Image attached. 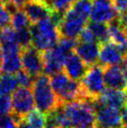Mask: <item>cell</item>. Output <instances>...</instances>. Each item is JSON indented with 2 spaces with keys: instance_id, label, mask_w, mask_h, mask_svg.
Wrapping results in <instances>:
<instances>
[{
  "instance_id": "obj_10",
  "label": "cell",
  "mask_w": 127,
  "mask_h": 128,
  "mask_svg": "<svg viewBox=\"0 0 127 128\" xmlns=\"http://www.w3.org/2000/svg\"><path fill=\"white\" fill-rule=\"evenodd\" d=\"M120 18V14L113 7L111 2L108 1H98L94 0L92 2V11L90 15V20L92 22L110 24Z\"/></svg>"
},
{
  "instance_id": "obj_20",
  "label": "cell",
  "mask_w": 127,
  "mask_h": 128,
  "mask_svg": "<svg viewBox=\"0 0 127 128\" xmlns=\"http://www.w3.org/2000/svg\"><path fill=\"white\" fill-rule=\"evenodd\" d=\"M19 82L15 75L4 74L0 76V96H8L18 88Z\"/></svg>"
},
{
  "instance_id": "obj_19",
  "label": "cell",
  "mask_w": 127,
  "mask_h": 128,
  "mask_svg": "<svg viewBox=\"0 0 127 128\" xmlns=\"http://www.w3.org/2000/svg\"><path fill=\"white\" fill-rule=\"evenodd\" d=\"M88 27L92 34L94 35L95 38L97 39L99 43H105L110 41V34H108V24H103V22H92L87 24Z\"/></svg>"
},
{
  "instance_id": "obj_39",
  "label": "cell",
  "mask_w": 127,
  "mask_h": 128,
  "mask_svg": "<svg viewBox=\"0 0 127 128\" xmlns=\"http://www.w3.org/2000/svg\"><path fill=\"white\" fill-rule=\"evenodd\" d=\"M94 128H105V127H101V126H98V125H95Z\"/></svg>"
},
{
  "instance_id": "obj_33",
  "label": "cell",
  "mask_w": 127,
  "mask_h": 128,
  "mask_svg": "<svg viewBox=\"0 0 127 128\" xmlns=\"http://www.w3.org/2000/svg\"><path fill=\"white\" fill-rule=\"evenodd\" d=\"M124 111L122 113V124H127V106L124 108H122Z\"/></svg>"
},
{
  "instance_id": "obj_23",
  "label": "cell",
  "mask_w": 127,
  "mask_h": 128,
  "mask_svg": "<svg viewBox=\"0 0 127 128\" xmlns=\"http://www.w3.org/2000/svg\"><path fill=\"white\" fill-rule=\"evenodd\" d=\"M92 0H77L73 5L71 8L73 10L81 16L82 18L88 21L91 15V11H92Z\"/></svg>"
},
{
  "instance_id": "obj_27",
  "label": "cell",
  "mask_w": 127,
  "mask_h": 128,
  "mask_svg": "<svg viewBox=\"0 0 127 128\" xmlns=\"http://www.w3.org/2000/svg\"><path fill=\"white\" fill-rule=\"evenodd\" d=\"M11 98L8 96H0V116L11 113Z\"/></svg>"
},
{
  "instance_id": "obj_29",
  "label": "cell",
  "mask_w": 127,
  "mask_h": 128,
  "mask_svg": "<svg viewBox=\"0 0 127 128\" xmlns=\"http://www.w3.org/2000/svg\"><path fill=\"white\" fill-rule=\"evenodd\" d=\"M17 125V122L11 113L0 116V128H11Z\"/></svg>"
},
{
  "instance_id": "obj_1",
  "label": "cell",
  "mask_w": 127,
  "mask_h": 128,
  "mask_svg": "<svg viewBox=\"0 0 127 128\" xmlns=\"http://www.w3.org/2000/svg\"><path fill=\"white\" fill-rule=\"evenodd\" d=\"M30 32L32 46L39 52H45L54 48L61 38L59 29L50 17L43 19L35 24H31Z\"/></svg>"
},
{
  "instance_id": "obj_30",
  "label": "cell",
  "mask_w": 127,
  "mask_h": 128,
  "mask_svg": "<svg viewBox=\"0 0 127 128\" xmlns=\"http://www.w3.org/2000/svg\"><path fill=\"white\" fill-rule=\"evenodd\" d=\"M11 14L2 6L0 7V28H4L10 24Z\"/></svg>"
},
{
  "instance_id": "obj_13",
  "label": "cell",
  "mask_w": 127,
  "mask_h": 128,
  "mask_svg": "<svg viewBox=\"0 0 127 128\" xmlns=\"http://www.w3.org/2000/svg\"><path fill=\"white\" fill-rule=\"evenodd\" d=\"M104 68V80L108 88L127 91V82L124 68L117 66H108Z\"/></svg>"
},
{
  "instance_id": "obj_5",
  "label": "cell",
  "mask_w": 127,
  "mask_h": 128,
  "mask_svg": "<svg viewBox=\"0 0 127 128\" xmlns=\"http://www.w3.org/2000/svg\"><path fill=\"white\" fill-rule=\"evenodd\" d=\"M11 105H12L11 114L14 116L18 124L32 110H34L35 103H34L32 90L26 87H22V86L17 88L12 92Z\"/></svg>"
},
{
  "instance_id": "obj_31",
  "label": "cell",
  "mask_w": 127,
  "mask_h": 128,
  "mask_svg": "<svg viewBox=\"0 0 127 128\" xmlns=\"http://www.w3.org/2000/svg\"><path fill=\"white\" fill-rule=\"evenodd\" d=\"M111 3L120 15L124 14L127 11V0H111Z\"/></svg>"
},
{
  "instance_id": "obj_9",
  "label": "cell",
  "mask_w": 127,
  "mask_h": 128,
  "mask_svg": "<svg viewBox=\"0 0 127 128\" xmlns=\"http://www.w3.org/2000/svg\"><path fill=\"white\" fill-rule=\"evenodd\" d=\"M95 125L105 128H122V118L120 110L108 106H94Z\"/></svg>"
},
{
  "instance_id": "obj_7",
  "label": "cell",
  "mask_w": 127,
  "mask_h": 128,
  "mask_svg": "<svg viewBox=\"0 0 127 128\" xmlns=\"http://www.w3.org/2000/svg\"><path fill=\"white\" fill-rule=\"evenodd\" d=\"M41 52L43 61V73L48 76H52L57 72L62 71L64 64L69 56V54L62 50L58 45L52 49Z\"/></svg>"
},
{
  "instance_id": "obj_34",
  "label": "cell",
  "mask_w": 127,
  "mask_h": 128,
  "mask_svg": "<svg viewBox=\"0 0 127 128\" xmlns=\"http://www.w3.org/2000/svg\"><path fill=\"white\" fill-rule=\"evenodd\" d=\"M120 21L122 22V24H124V26L127 25V11L122 15H120Z\"/></svg>"
},
{
  "instance_id": "obj_38",
  "label": "cell",
  "mask_w": 127,
  "mask_h": 128,
  "mask_svg": "<svg viewBox=\"0 0 127 128\" xmlns=\"http://www.w3.org/2000/svg\"><path fill=\"white\" fill-rule=\"evenodd\" d=\"M1 61H2V50H1V46H0V64H1Z\"/></svg>"
},
{
  "instance_id": "obj_15",
  "label": "cell",
  "mask_w": 127,
  "mask_h": 128,
  "mask_svg": "<svg viewBox=\"0 0 127 128\" xmlns=\"http://www.w3.org/2000/svg\"><path fill=\"white\" fill-rule=\"evenodd\" d=\"M88 68V66L75 52L68 56L64 64V72L68 76V78L76 82H80L83 78Z\"/></svg>"
},
{
  "instance_id": "obj_40",
  "label": "cell",
  "mask_w": 127,
  "mask_h": 128,
  "mask_svg": "<svg viewBox=\"0 0 127 128\" xmlns=\"http://www.w3.org/2000/svg\"><path fill=\"white\" fill-rule=\"evenodd\" d=\"M98 1H108V2H111V0H98Z\"/></svg>"
},
{
  "instance_id": "obj_44",
  "label": "cell",
  "mask_w": 127,
  "mask_h": 128,
  "mask_svg": "<svg viewBox=\"0 0 127 128\" xmlns=\"http://www.w3.org/2000/svg\"><path fill=\"white\" fill-rule=\"evenodd\" d=\"M11 128H18V127H17V125H16V126H13V127H11Z\"/></svg>"
},
{
  "instance_id": "obj_3",
  "label": "cell",
  "mask_w": 127,
  "mask_h": 128,
  "mask_svg": "<svg viewBox=\"0 0 127 128\" xmlns=\"http://www.w3.org/2000/svg\"><path fill=\"white\" fill-rule=\"evenodd\" d=\"M50 84L61 105L76 100H88L81 89L80 82L69 78L64 71L52 75Z\"/></svg>"
},
{
  "instance_id": "obj_37",
  "label": "cell",
  "mask_w": 127,
  "mask_h": 128,
  "mask_svg": "<svg viewBox=\"0 0 127 128\" xmlns=\"http://www.w3.org/2000/svg\"><path fill=\"white\" fill-rule=\"evenodd\" d=\"M34 1H38V2H42V3H48L49 0H34Z\"/></svg>"
},
{
  "instance_id": "obj_41",
  "label": "cell",
  "mask_w": 127,
  "mask_h": 128,
  "mask_svg": "<svg viewBox=\"0 0 127 128\" xmlns=\"http://www.w3.org/2000/svg\"><path fill=\"white\" fill-rule=\"evenodd\" d=\"M2 6H3V4H2V1L0 0V7H2Z\"/></svg>"
},
{
  "instance_id": "obj_24",
  "label": "cell",
  "mask_w": 127,
  "mask_h": 128,
  "mask_svg": "<svg viewBox=\"0 0 127 128\" xmlns=\"http://www.w3.org/2000/svg\"><path fill=\"white\" fill-rule=\"evenodd\" d=\"M77 0H49L48 5L53 11L66 13Z\"/></svg>"
},
{
  "instance_id": "obj_17",
  "label": "cell",
  "mask_w": 127,
  "mask_h": 128,
  "mask_svg": "<svg viewBox=\"0 0 127 128\" xmlns=\"http://www.w3.org/2000/svg\"><path fill=\"white\" fill-rule=\"evenodd\" d=\"M110 41L114 43L127 55V32L120 18L108 24Z\"/></svg>"
},
{
  "instance_id": "obj_18",
  "label": "cell",
  "mask_w": 127,
  "mask_h": 128,
  "mask_svg": "<svg viewBox=\"0 0 127 128\" xmlns=\"http://www.w3.org/2000/svg\"><path fill=\"white\" fill-rule=\"evenodd\" d=\"M22 69L21 52L2 54V61L0 64V71L4 74L14 75Z\"/></svg>"
},
{
  "instance_id": "obj_36",
  "label": "cell",
  "mask_w": 127,
  "mask_h": 128,
  "mask_svg": "<svg viewBox=\"0 0 127 128\" xmlns=\"http://www.w3.org/2000/svg\"><path fill=\"white\" fill-rule=\"evenodd\" d=\"M124 76H125V80H126V82H127V68H124Z\"/></svg>"
},
{
  "instance_id": "obj_22",
  "label": "cell",
  "mask_w": 127,
  "mask_h": 128,
  "mask_svg": "<svg viewBox=\"0 0 127 128\" xmlns=\"http://www.w3.org/2000/svg\"><path fill=\"white\" fill-rule=\"evenodd\" d=\"M10 24L11 27L14 29L15 31H18V30H22V29L30 28L31 22L28 20L24 10L20 8L11 14Z\"/></svg>"
},
{
  "instance_id": "obj_14",
  "label": "cell",
  "mask_w": 127,
  "mask_h": 128,
  "mask_svg": "<svg viewBox=\"0 0 127 128\" xmlns=\"http://www.w3.org/2000/svg\"><path fill=\"white\" fill-rule=\"evenodd\" d=\"M31 24H35L45 18H49L52 10L47 3L38 2L34 0H27L22 7Z\"/></svg>"
},
{
  "instance_id": "obj_28",
  "label": "cell",
  "mask_w": 127,
  "mask_h": 128,
  "mask_svg": "<svg viewBox=\"0 0 127 128\" xmlns=\"http://www.w3.org/2000/svg\"><path fill=\"white\" fill-rule=\"evenodd\" d=\"M77 39H78V42H82V43L98 42L97 39L95 38L94 35L92 34V32L87 27V25L85 26L84 29L80 32V34L78 35Z\"/></svg>"
},
{
  "instance_id": "obj_43",
  "label": "cell",
  "mask_w": 127,
  "mask_h": 128,
  "mask_svg": "<svg viewBox=\"0 0 127 128\" xmlns=\"http://www.w3.org/2000/svg\"><path fill=\"white\" fill-rule=\"evenodd\" d=\"M46 128H59V127H46Z\"/></svg>"
},
{
  "instance_id": "obj_11",
  "label": "cell",
  "mask_w": 127,
  "mask_h": 128,
  "mask_svg": "<svg viewBox=\"0 0 127 128\" xmlns=\"http://www.w3.org/2000/svg\"><path fill=\"white\" fill-rule=\"evenodd\" d=\"M94 105L108 106L117 110H122L127 106V91L117 89L104 90L97 99L94 102Z\"/></svg>"
},
{
  "instance_id": "obj_6",
  "label": "cell",
  "mask_w": 127,
  "mask_h": 128,
  "mask_svg": "<svg viewBox=\"0 0 127 128\" xmlns=\"http://www.w3.org/2000/svg\"><path fill=\"white\" fill-rule=\"evenodd\" d=\"M87 20L77 14L72 8L64 13L63 21L58 26L61 38L77 39L80 32L86 26Z\"/></svg>"
},
{
  "instance_id": "obj_4",
  "label": "cell",
  "mask_w": 127,
  "mask_h": 128,
  "mask_svg": "<svg viewBox=\"0 0 127 128\" xmlns=\"http://www.w3.org/2000/svg\"><path fill=\"white\" fill-rule=\"evenodd\" d=\"M80 82L85 97L94 102L105 90L104 68L97 64L89 66Z\"/></svg>"
},
{
  "instance_id": "obj_12",
  "label": "cell",
  "mask_w": 127,
  "mask_h": 128,
  "mask_svg": "<svg viewBox=\"0 0 127 128\" xmlns=\"http://www.w3.org/2000/svg\"><path fill=\"white\" fill-rule=\"evenodd\" d=\"M126 54L111 41L100 43L99 61L102 66L122 64Z\"/></svg>"
},
{
  "instance_id": "obj_42",
  "label": "cell",
  "mask_w": 127,
  "mask_h": 128,
  "mask_svg": "<svg viewBox=\"0 0 127 128\" xmlns=\"http://www.w3.org/2000/svg\"><path fill=\"white\" fill-rule=\"evenodd\" d=\"M124 27H125V30H126V32H127V25H125Z\"/></svg>"
},
{
  "instance_id": "obj_25",
  "label": "cell",
  "mask_w": 127,
  "mask_h": 128,
  "mask_svg": "<svg viewBox=\"0 0 127 128\" xmlns=\"http://www.w3.org/2000/svg\"><path fill=\"white\" fill-rule=\"evenodd\" d=\"M16 38H17V43L20 45L22 49L32 45V36L30 28H25L16 31Z\"/></svg>"
},
{
  "instance_id": "obj_8",
  "label": "cell",
  "mask_w": 127,
  "mask_h": 128,
  "mask_svg": "<svg viewBox=\"0 0 127 128\" xmlns=\"http://www.w3.org/2000/svg\"><path fill=\"white\" fill-rule=\"evenodd\" d=\"M22 68L33 78L42 74L43 61L42 52L32 45L21 50Z\"/></svg>"
},
{
  "instance_id": "obj_45",
  "label": "cell",
  "mask_w": 127,
  "mask_h": 128,
  "mask_svg": "<svg viewBox=\"0 0 127 128\" xmlns=\"http://www.w3.org/2000/svg\"><path fill=\"white\" fill-rule=\"evenodd\" d=\"M0 72H1V71H0Z\"/></svg>"
},
{
  "instance_id": "obj_2",
  "label": "cell",
  "mask_w": 127,
  "mask_h": 128,
  "mask_svg": "<svg viewBox=\"0 0 127 128\" xmlns=\"http://www.w3.org/2000/svg\"><path fill=\"white\" fill-rule=\"evenodd\" d=\"M32 92L36 110L43 113H49L61 106L60 101L50 87L48 75L40 74L34 78Z\"/></svg>"
},
{
  "instance_id": "obj_16",
  "label": "cell",
  "mask_w": 127,
  "mask_h": 128,
  "mask_svg": "<svg viewBox=\"0 0 127 128\" xmlns=\"http://www.w3.org/2000/svg\"><path fill=\"white\" fill-rule=\"evenodd\" d=\"M99 50H100V43L98 42H78L74 52L88 66H91L97 64V61L99 60Z\"/></svg>"
},
{
  "instance_id": "obj_35",
  "label": "cell",
  "mask_w": 127,
  "mask_h": 128,
  "mask_svg": "<svg viewBox=\"0 0 127 128\" xmlns=\"http://www.w3.org/2000/svg\"><path fill=\"white\" fill-rule=\"evenodd\" d=\"M122 64H124V68H127V55L124 57V62H122Z\"/></svg>"
},
{
  "instance_id": "obj_21",
  "label": "cell",
  "mask_w": 127,
  "mask_h": 128,
  "mask_svg": "<svg viewBox=\"0 0 127 128\" xmlns=\"http://www.w3.org/2000/svg\"><path fill=\"white\" fill-rule=\"evenodd\" d=\"M24 119L32 128H46L47 126L46 114L38 110H32Z\"/></svg>"
},
{
  "instance_id": "obj_26",
  "label": "cell",
  "mask_w": 127,
  "mask_h": 128,
  "mask_svg": "<svg viewBox=\"0 0 127 128\" xmlns=\"http://www.w3.org/2000/svg\"><path fill=\"white\" fill-rule=\"evenodd\" d=\"M16 78L19 82V85H21L22 87H26V88H31L33 85V80L34 78H32L31 76L26 73V72L22 69L20 70L19 72L16 73Z\"/></svg>"
},
{
  "instance_id": "obj_32",
  "label": "cell",
  "mask_w": 127,
  "mask_h": 128,
  "mask_svg": "<svg viewBox=\"0 0 127 128\" xmlns=\"http://www.w3.org/2000/svg\"><path fill=\"white\" fill-rule=\"evenodd\" d=\"M17 127L18 128H32L31 126L26 122V121H25L24 119H22V120H21V121L18 122Z\"/></svg>"
}]
</instances>
